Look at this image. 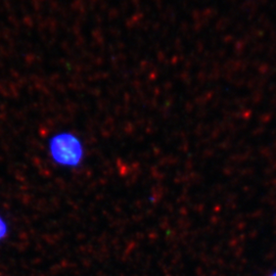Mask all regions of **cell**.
<instances>
[{"label": "cell", "mask_w": 276, "mask_h": 276, "mask_svg": "<svg viewBox=\"0 0 276 276\" xmlns=\"http://www.w3.org/2000/svg\"><path fill=\"white\" fill-rule=\"evenodd\" d=\"M50 154L59 165L77 167L83 160L84 149L77 136L71 133H61L52 138L49 143Z\"/></svg>", "instance_id": "6da1fadb"}, {"label": "cell", "mask_w": 276, "mask_h": 276, "mask_svg": "<svg viewBox=\"0 0 276 276\" xmlns=\"http://www.w3.org/2000/svg\"><path fill=\"white\" fill-rule=\"evenodd\" d=\"M6 234H7V225L2 220V218L0 217V241H2L6 236Z\"/></svg>", "instance_id": "7a4b0ae2"}]
</instances>
